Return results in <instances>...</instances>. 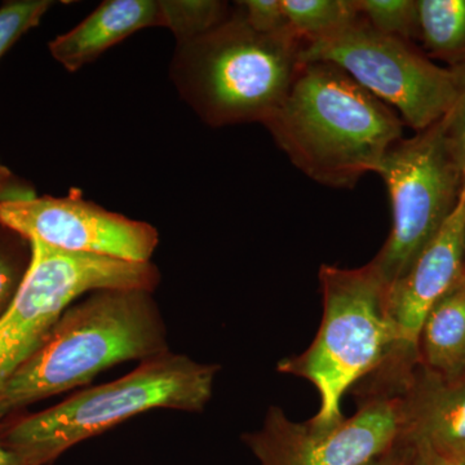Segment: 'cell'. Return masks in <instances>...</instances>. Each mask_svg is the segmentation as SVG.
Returning a JSON list of instances; mask_svg holds the SVG:
<instances>
[{
	"label": "cell",
	"mask_w": 465,
	"mask_h": 465,
	"mask_svg": "<svg viewBox=\"0 0 465 465\" xmlns=\"http://www.w3.org/2000/svg\"><path fill=\"white\" fill-rule=\"evenodd\" d=\"M278 148L309 179L351 189L376 173L402 137V119L344 70L302 64L292 87L265 122Z\"/></svg>",
	"instance_id": "cell-1"
},
{
	"label": "cell",
	"mask_w": 465,
	"mask_h": 465,
	"mask_svg": "<svg viewBox=\"0 0 465 465\" xmlns=\"http://www.w3.org/2000/svg\"><path fill=\"white\" fill-rule=\"evenodd\" d=\"M166 351L168 330L153 291H94L64 312L41 347L0 390V421L84 387L110 367Z\"/></svg>",
	"instance_id": "cell-2"
},
{
	"label": "cell",
	"mask_w": 465,
	"mask_h": 465,
	"mask_svg": "<svg viewBox=\"0 0 465 465\" xmlns=\"http://www.w3.org/2000/svg\"><path fill=\"white\" fill-rule=\"evenodd\" d=\"M219 370L166 351L114 381L76 391L50 409L8 416L0 421V439L26 465H50L78 443L143 412L204 411Z\"/></svg>",
	"instance_id": "cell-3"
},
{
	"label": "cell",
	"mask_w": 465,
	"mask_h": 465,
	"mask_svg": "<svg viewBox=\"0 0 465 465\" xmlns=\"http://www.w3.org/2000/svg\"><path fill=\"white\" fill-rule=\"evenodd\" d=\"M302 47L292 30L255 32L237 5L215 29L176 43L170 75L182 99L211 127L265 124L302 69Z\"/></svg>",
	"instance_id": "cell-4"
},
{
	"label": "cell",
	"mask_w": 465,
	"mask_h": 465,
	"mask_svg": "<svg viewBox=\"0 0 465 465\" xmlns=\"http://www.w3.org/2000/svg\"><path fill=\"white\" fill-rule=\"evenodd\" d=\"M318 277L323 316L316 339L299 356L280 361L277 370L316 387L320 410L309 420L329 427L345 418V394L391 357L396 335L388 312L390 283L372 262L354 269L323 264Z\"/></svg>",
	"instance_id": "cell-5"
},
{
	"label": "cell",
	"mask_w": 465,
	"mask_h": 465,
	"mask_svg": "<svg viewBox=\"0 0 465 465\" xmlns=\"http://www.w3.org/2000/svg\"><path fill=\"white\" fill-rule=\"evenodd\" d=\"M302 63L341 67L418 133L445 118L465 87V70L436 65L411 42L378 32L362 16L304 45Z\"/></svg>",
	"instance_id": "cell-6"
},
{
	"label": "cell",
	"mask_w": 465,
	"mask_h": 465,
	"mask_svg": "<svg viewBox=\"0 0 465 465\" xmlns=\"http://www.w3.org/2000/svg\"><path fill=\"white\" fill-rule=\"evenodd\" d=\"M30 241L29 273L14 304L0 318V390L41 347L58 318L76 300L105 289L154 292L161 282V273L152 262H124Z\"/></svg>",
	"instance_id": "cell-7"
},
{
	"label": "cell",
	"mask_w": 465,
	"mask_h": 465,
	"mask_svg": "<svg viewBox=\"0 0 465 465\" xmlns=\"http://www.w3.org/2000/svg\"><path fill=\"white\" fill-rule=\"evenodd\" d=\"M376 173L388 188L390 237L372 264L388 283L410 271L457 208L464 173L446 140L443 119L385 153Z\"/></svg>",
	"instance_id": "cell-8"
},
{
	"label": "cell",
	"mask_w": 465,
	"mask_h": 465,
	"mask_svg": "<svg viewBox=\"0 0 465 465\" xmlns=\"http://www.w3.org/2000/svg\"><path fill=\"white\" fill-rule=\"evenodd\" d=\"M357 399L356 414L329 427L296 423L271 406L262 428L242 434V442L259 465H367L400 440L401 400L384 394Z\"/></svg>",
	"instance_id": "cell-9"
},
{
	"label": "cell",
	"mask_w": 465,
	"mask_h": 465,
	"mask_svg": "<svg viewBox=\"0 0 465 465\" xmlns=\"http://www.w3.org/2000/svg\"><path fill=\"white\" fill-rule=\"evenodd\" d=\"M0 222L54 249L131 262H149L159 243L154 226L84 200L78 189L66 197L0 203Z\"/></svg>",
	"instance_id": "cell-10"
},
{
	"label": "cell",
	"mask_w": 465,
	"mask_h": 465,
	"mask_svg": "<svg viewBox=\"0 0 465 465\" xmlns=\"http://www.w3.org/2000/svg\"><path fill=\"white\" fill-rule=\"evenodd\" d=\"M465 183L454 213L425 247L414 265L388 289V312L396 345L391 357L370 375L388 388H401L419 365L418 341L430 309L465 273Z\"/></svg>",
	"instance_id": "cell-11"
},
{
	"label": "cell",
	"mask_w": 465,
	"mask_h": 465,
	"mask_svg": "<svg viewBox=\"0 0 465 465\" xmlns=\"http://www.w3.org/2000/svg\"><path fill=\"white\" fill-rule=\"evenodd\" d=\"M400 440L421 465H448L465 459V375L445 381L419 363L399 394Z\"/></svg>",
	"instance_id": "cell-12"
},
{
	"label": "cell",
	"mask_w": 465,
	"mask_h": 465,
	"mask_svg": "<svg viewBox=\"0 0 465 465\" xmlns=\"http://www.w3.org/2000/svg\"><path fill=\"white\" fill-rule=\"evenodd\" d=\"M158 26L163 27L159 0H106L74 29L56 36L50 52L74 73L133 34Z\"/></svg>",
	"instance_id": "cell-13"
},
{
	"label": "cell",
	"mask_w": 465,
	"mask_h": 465,
	"mask_svg": "<svg viewBox=\"0 0 465 465\" xmlns=\"http://www.w3.org/2000/svg\"><path fill=\"white\" fill-rule=\"evenodd\" d=\"M419 363L455 381L465 375V273L430 309L418 341Z\"/></svg>",
	"instance_id": "cell-14"
},
{
	"label": "cell",
	"mask_w": 465,
	"mask_h": 465,
	"mask_svg": "<svg viewBox=\"0 0 465 465\" xmlns=\"http://www.w3.org/2000/svg\"><path fill=\"white\" fill-rule=\"evenodd\" d=\"M419 41L430 56L465 70V0H418Z\"/></svg>",
	"instance_id": "cell-15"
},
{
	"label": "cell",
	"mask_w": 465,
	"mask_h": 465,
	"mask_svg": "<svg viewBox=\"0 0 465 465\" xmlns=\"http://www.w3.org/2000/svg\"><path fill=\"white\" fill-rule=\"evenodd\" d=\"M283 8L304 45L329 38L360 16L356 0H283Z\"/></svg>",
	"instance_id": "cell-16"
},
{
	"label": "cell",
	"mask_w": 465,
	"mask_h": 465,
	"mask_svg": "<svg viewBox=\"0 0 465 465\" xmlns=\"http://www.w3.org/2000/svg\"><path fill=\"white\" fill-rule=\"evenodd\" d=\"M163 27L173 32L176 43L198 38L231 16L232 9L220 0H159Z\"/></svg>",
	"instance_id": "cell-17"
},
{
	"label": "cell",
	"mask_w": 465,
	"mask_h": 465,
	"mask_svg": "<svg viewBox=\"0 0 465 465\" xmlns=\"http://www.w3.org/2000/svg\"><path fill=\"white\" fill-rule=\"evenodd\" d=\"M32 262V241L0 222V318L16 300Z\"/></svg>",
	"instance_id": "cell-18"
},
{
	"label": "cell",
	"mask_w": 465,
	"mask_h": 465,
	"mask_svg": "<svg viewBox=\"0 0 465 465\" xmlns=\"http://www.w3.org/2000/svg\"><path fill=\"white\" fill-rule=\"evenodd\" d=\"M356 5L378 32L411 43L419 39L418 0H356Z\"/></svg>",
	"instance_id": "cell-19"
},
{
	"label": "cell",
	"mask_w": 465,
	"mask_h": 465,
	"mask_svg": "<svg viewBox=\"0 0 465 465\" xmlns=\"http://www.w3.org/2000/svg\"><path fill=\"white\" fill-rule=\"evenodd\" d=\"M50 0H9L0 7V58L27 32L41 24Z\"/></svg>",
	"instance_id": "cell-20"
},
{
	"label": "cell",
	"mask_w": 465,
	"mask_h": 465,
	"mask_svg": "<svg viewBox=\"0 0 465 465\" xmlns=\"http://www.w3.org/2000/svg\"><path fill=\"white\" fill-rule=\"evenodd\" d=\"M247 24L260 34H280L291 30L283 0H244L238 2Z\"/></svg>",
	"instance_id": "cell-21"
},
{
	"label": "cell",
	"mask_w": 465,
	"mask_h": 465,
	"mask_svg": "<svg viewBox=\"0 0 465 465\" xmlns=\"http://www.w3.org/2000/svg\"><path fill=\"white\" fill-rule=\"evenodd\" d=\"M443 127L450 150L465 173V87L454 108L443 118Z\"/></svg>",
	"instance_id": "cell-22"
},
{
	"label": "cell",
	"mask_w": 465,
	"mask_h": 465,
	"mask_svg": "<svg viewBox=\"0 0 465 465\" xmlns=\"http://www.w3.org/2000/svg\"><path fill=\"white\" fill-rule=\"evenodd\" d=\"M35 197V186L0 162V203L29 201Z\"/></svg>",
	"instance_id": "cell-23"
},
{
	"label": "cell",
	"mask_w": 465,
	"mask_h": 465,
	"mask_svg": "<svg viewBox=\"0 0 465 465\" xmlns=\"http://www.w3.org/2000/svg\"><path fill=\"white\" fill-rule=\"evenodd\" d=\"M367 465H421V463L415 450L399 440L388 451Z\"/></svg>",
	"instance_id": "cell-24"
},
{
	"label": "cell",
	"mask_w": 465,
	"mask_h": 465,
	"mask_svg": "<svg viewBox=\"0 0 465 465\" xmlns=\"http://www.w3.org/2000/svg\"><path fill=\"white\" fill-rule=\"evenodd\" d=\"M0 465H26L16 452L11 451L3 445L2 439H0Z\"/></svg>",
	"instance_id": "cell-25"
},
{
	"label": "cell",
	"mask_w": 465,
	"mask_h": 465,
	"mask_svg": "<svg viewBox=\"0 0 465 465\" xmlns=\"http://www.w3.org/2000/svg\"><path fill=\"white\" fill-rule=\"evenodd\" d=\"M448 465H465V459H461V460L452 461Z\"/></svg>",
	"instance_id": "cell-26"
},
{
	"label": "cell",
	"mask_w": 465,
	"mask_h": 465,
	"mask_svg": "<svg viewBox=\"0 0 465 465\" xmlns=\"http://www.w3.org/2000/svg\"><path fill=\"white\" fill-rule=\"evenodd\" d=\"M464 265H465V232H464Z\"/></svg>",
	"instance_id": "cell-27"
},
{
	"label": "cell",
	"mask_w": 465,
	"mask_h": 465,
	"mask_svg": "<svg viewBox=\"0 0 465 465\" xmlns=\"http://www.w3.org/2000/svg\"><path fill=\"white\" fill-rule=\"evenodd\" d=\"M464 183H465V173H464Z\"/></svg>",
	"instance_id": "cell-28"
}]
</instances>
